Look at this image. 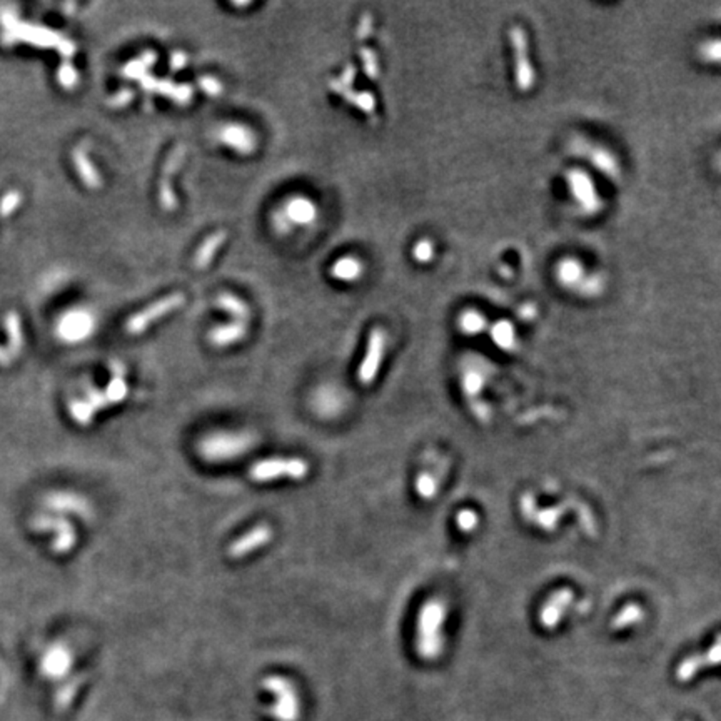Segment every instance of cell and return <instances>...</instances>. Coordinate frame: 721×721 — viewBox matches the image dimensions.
<instances>
[{"label":"cell","instance_id":"1","mask_svg":"<svg viewBox=\"0 0 721 721\" xmlns=\"http://www.w3.org/2000/svg\"><path fill=\"white\" fill-rule=\"evenodd\" d=\"M309 474V465L300 458H274L256 463L249 471L252 481L268 483L279 478L303 479Z\"/></svg>","mask_w":721,"mask_h":721},{"label":"cell","instance_id":"2","mask_svg":"<svg viewBox=\"0 0 721 721\" xmlns=\"http://www.w3.org/2000/svg\"><path fill=\"white\" fill-rule=\"evenodd\" d=\"M511 45L514 52V75H516V85L519 90L527 92L534 84V72L531 66L530 55H527V38L526 32L521 27L511 29Z\"/></svg>","mask_w":721,"mask_h":721},{"label":"cell","instance_id":"3","mask_svg":"<svg viewBox=\"0 0 721 721\" xmlns=\"http://www.w3.org/2000/svg\"><path fill=\"white\" fill-rule=\"evenodd\" d=\"M444 608L443 604L431 601L421 609L419 616V648L424 653H431L439 646V628H443Z\"/></svg>","mask_w":721,"mask_h":721},{"label":"cell","instance_id":"4","mask_svg":"<svg viewBox=\"0 0 721 721\" xmlns=\"http://www.w3.org/2000/svg\"><path fill=\"white\" fill-rule=\"evenodd\" d=\"M182 304H184V296L180 293L170 294L164 299L157 300L156 304H152V306L144 309V311L137 312L136 316H132L131 319L127 321V324H126L127 333L132 334V336H137V334H140L143 330L147 329L149 326L154 323V321L159 319V317H164L166 314H169V312L179 309Z\"/></svg>","mask_w":721,"mask_h":721},{"label":"cell","instance_id":"5","mask_svg":"<svg viewBox=\"0 0 721 721\" xmlns=\"http://www.w3.org/2000/svg\"><path fill=\"white\" fill-rule=\"evenodd\" d=\"M566 182H568L571 196L576 199V203L581 205L586 212L595 214L601 209V197L596 192V186L593 179L581 169H569L566 174Z\"/></svg>","mask_w":721,"mask_h":721},{"label":"cell","instance_id":"6","mask_svg":"<svg viewBox=\"0 0 721 721\" xmlns=\"http://www.w3.org/2000/svg\"><path fill=\"white\" fill-rule=\"evenodd\" d=\"M384 346H386L384 330L383 329L372 330L371 336H369L366 354H364V359H363V363H360L359 371H358L359 383L367 386L376 379L377 371H379L381 363H383Z\"/></svg>","mask_w":721,"mask_h":721},{"label":"cell","instance_id":"7","mask_svg":"<svg viewBox=\"0 0 721 721\" xmlns=\"http://www.w3.org/2000/svg\"><path fill=\"white\" fill-rule=\"evenodd\" d=\"M274 531L269 525H259L252 527L251 531H247L246 534L240 536L234 541L229 546V556L234 558V560H239V558H244L251 553L257 551L259 548H263L264 544H268L272 541Z\"/></svg>","mask_w":721,"mask_h":721},{"label":"cell","instance_id":"8","mask_svg":"<svg viewBox=\"0 0 721 721\" xmlns=\"http://www.w3.org/2000/svg\"><path fill=\"white\" fill-rule=\"evenodd\" d=\"M36 526L41 527V530H54L57 533V538L54 539L52 549L57 555H64V553H68L72 548H74L77 536L74 527L68 521L62 518H41L36 521Z\"/></svg>","mask_w":721,"mask_h":721},{"label":"cell","instance_id":"9","mask_svg":"<svg viewBox=\"0 0 721 721\" xmlns=\"http://www.w3.org/2000/svg\"><path fill=\"white\" fill-rule=\"evenodd\" d=\"M94 329V319L89 312L85 311H74L71 314H67L62 319V323L59 326L60 336L67 341H80V339H85L92 333Z\"/></svg>","mask_w":721,"mask_h":721},{"label":"cell","instance_id":"10","mask_svg":"<svg viewBox=\"0 0 721 721\" xmlns=\"http://www.w3.org/2000/svg\"><path fill=\"white\" fill-rule=\"evenodd\" d=\"M219 140L240 154H251L256 150V136L242 126H226L219 131Z\"/></svg>","mask_w":721,"mask_h":721},{"label":"cell","instance_id":"11","mask_svg":"<svg viewBox=\"0 0 721 721\" xmlns=\"http://www.w3.org/2000/svg\"><path fill=\"white\" fill-rule=\"evenodd\" d=\"M571 599V591H558L548 599V603L544 604L543 609H541V623L544 626H555L560 618L563 616L565 608L568 606Z\"/></svg>","mask_w":721,"mask_h":721},{"label":"cell","instance_id":"12","mask_svg":"<svg viewBox=\"0 0 721 721\" xmlns=\"http://www.w3.org/2000/svg\"><path fill=\"white\" fill-rule=\"evenodd\" d=\"M556 277L565 287L581 286V282L585 281V268L579 261L573 259V257H566L558 264Z\"/></svg>","mask_w":721,"mask_h":721},{"label":"cell","instance_id":"13","mask_svg":"<svg viewBox=\"0 0 721 721\" xmlns=\"http://www.w3.org/2000/svg\"><path fill=\"white\" fill-rule=\"evenodd\" d=\"M286 214L291 221L298 224H311L317 216L316 205L306 197H294L286 205Z\"/></svg>","mask_w":721,"mask_h":721},{"label":"cell","instance_id":"14","mask_svg":"<svg viewBox=\"0 0 721 721\" xmlns=\"http://www.w3.org/2000/svg\"><path fill=\"white\" fill-rule=\"evenodd\" d=\"M246 329H247V326L244 321H235V323H233V324L221 326V328L210 330L209 341L219 347L233 344V342L239 341V339H242L244 336H246Z\"/></svg>","mask_w":721,"mask_h":721},{"label":"cell","instance_id":"15","mask_svg":"<svg viewBox=\"0 0 721 721\" xmlns=\"http://www.w3.org/2000/svg\"><path fill=\"white\" fill-rule=\"evenodd\" d=\"M226 238H227V234L224 233V231H219V233L209 235V238L204 240L203 246L197 249V254L194 259V264L197 269H205L210 263H212L217 249L224 244Z\"/></svg>","mask_w":721,"mask_h":721},{"label":"cell","instance_id":"16","mask_svg":"<svg viewBox=\"0 0 721 721\" xmlns=\"http://www.w3.org/2000/svg\"><path fill=\"white\" fill-rule=\"evenodd\" d=\"M74 164L77 167V170H79L80 179L84 180L85 186H87L89 189L101 187V184H102L101 175H99L96 167L90 164L89 157L85 156L84 150H80V149L74 150Z\"/></svg>","mask_w":721,"mask_h":721},{"label":"cell","instance_id":"17","mask_svg":"<svg viewBox=\"0 0 721 721\" xmlns=\"http://www.w3.org/2000/svg\"><path fill=\"white\" fill-rule=\"evenodd\" d=\"M330 272H333L334 277L341 279V281L353 282L354 279H358L363 274V264L356 257H342V259H339L333 265Z\"/></svg>","mask_w":721,"mask_h":721},{"label":"cell","instance_id":"18","mask_svg":"<svg viewBox=\"0 0 721 721\" xmlns=\"http://www.w3.org/2000/svg\"><path fill=\"white\" fill-rule=\"evenodd\" d=\"M129 393V386L126 383V379H124L122 374H115L112 379H110V383L107 384L105 391H102V394H104V399L107 402V407L112 406V405H117V402H122L124 399H126Z\"/></svg>","mask_w":721,"mask_h":721},{"label":"cell","instance_id":"19","mask_svg":"<svg viewBox=\"0 0 721 721\" xmlns=\"http://www.w3.org/2000/svg\"><path fill=\"white\" fill-rule=\"evenodd\" d=\"M459 328H461L466 336H476V334L486 328V319H484L481 312L469 309V311H465L459 316Z\"/></svg>","mask_w":721,"mask_h":721},{"label":"cell","instance_id":"20","mask_svg":"<svg viewBox=\"0 0 721 721\" xmlns=\"http://www.w3.org/2000/svg\"><path fill=\"white\" fill-rule=\"evenodd\" d=\"M491 337L501 349H511L516 341L513 324H509L508 321H497L491 328Z\"/></svg>","mask_w":721,"mask_h":721},{"label":"cell","instance_id":"21","mask_svg":"<svg viewBox=\"0 0 721 721\" xmlns=\"http://www.w3.org/2000/svg\"><path fill=\"white\" fill-rule=\"evenodd\" d=\"M591 162L596 169L603 170L606 175H611V177H616L620 174V167H618L616 159L604 149H596L591 152Z\"/></svg>","mask_w":721,"mask_h":721},{"label":"cell","instance_id":"22","mask_svg":"<svg viewBox=\"0 0 721 721\" xmlns=\"http://www.w3.org/2000/svg\"><path fill=\"white\" fill-rule=\"evenodd\" d=\"M156 62V54L145 52L143 57L134 60V62H129L126 67H124L122 74L124 77H129V79H140L144 75V72Z\"/></svg>","mask_w":721,"mask_h":721},{"label":"cell","instance_id":"23","mask_svg":"<svg viewBox=\"0 0 721 721\" xmlns=\"http://www.w3.org/2000/svg\"><path fill=\"white\" fill-rule=\"evenodd\" d=\"M68 409H71L72 419H74L77 424H80V426H87L90 421L94 419V416H96V413H94V411L90 409V406L85 402V399H75V401H72Z\"/></svg>","mask_w":721,"mask_h":721},{"label":"cell","instance_id":"24","mask_svg":"<svg viewBox=\"0 0 721 721\" xmlns=\"http://www.w3.org/2000/svg\"><path fill=\"white\" fill-rule=\"evenodd\" d=\"M219 306H221L222 309H226V311H229L231 314H234L235 317H239L240 321L246 323V319L249 316V309L246 304L242 303V300H239L238 298H234V296H231V294H224L219 298Z\"/></svg>","mask_w":721,"mask_h":721},{"label":"cell","instance_id":"25","mask_svg":"<svg viewBox=\"0 0 721 721\" xmlns=\"http://www.w3.org/2000/svg\"><path fill=\"white\" fill-rule=\"evenodd\" d=\"M68 661H71V658H68V653L64 648H54L45 656V667L52 669L54 673H60L68 667Z\"/></svg>","mask_w":721,"mask_h":721},{"label":"cell","instance_id":"26","mask_svg":"<svg viewBox=\"0 0 721 721\" xmlns=\"http://www.w3.org/2000/svg\"><path fill=\"white\" fill-rule=\"evenodd\" d=\"M339 94H342L346 99H349L353 104H356L359 107L360 110H364V112H372V110L376 109V99L371 96L369 92H360V94H354V92H347V89L341 90Z\"/></svg>","mask_w":721,"mask_h":721},{"label":"cell","instance_id":"27","mask_svg":"<svg viewBox=\"0 0 721 721\" xmlns=\"http://www.w3.org/2000/svg\"><path fill=\"white\" fill-rule=\"evenodd\" d=\"M413 257L419 264H428L435 259V244L429 239H421L413 249Z\"/></svg>","mask_w":721,"mask_h":721},{"label":"cell","instance_id":"28","mask_svg":"<svg viewBox=\"0 0 721 721\" xmlns=\"http://www.w3.org/2000/svg\"><path fill=\"white\" fill-rule=\"evenodd\" d=\"M199 85L205 94H209V96H212V97L221 96V92H222L221 82L216 79H212V77H203V79H199Z\"/></svg>","mask_w":721,"mask_h":721},{"label":"cell","instance_id":"29","mask_svg":"<svg viewBox=\"0 0 721 721\" xmlns=\"http://www.w3.org/2000/svg\"><path fill=\"white\" fill-rule=\"evenodd\" d=\"M701 54H703V59L708 60V62H718L720 60V42L716 41H711L708 42V44H705L701 47Z\"/></svg>","mask_w":721,"mask_h":721},{"label":"cell","instance_id":"30","mask_svg":"<svg viewBox=\"0 0 721 721\" xmlns=\"http://www.w3.org/2000/svg\"><path fill=\"white\" fill-rule=\"evenodd\" d=\"M581 291L585 294H590V296H596L599 293L601 289H603V282H601L599 276H591L585 279V281L581 282Z\"/></svg>","mask_w":721,"mask_h":721},{"label":"cell","instance_id":"31","mask_svg":"<svg viewBox=\"0 0 721 721\" xmlns=\"http://www.w3.org/2000/svg\"><path fill=\"white\" fill-rule=\"evenodd\" d=\"M363 60H364V72H366L369 77H376L377 75V60H376V55L372 54V50L364 49Z\"/></svg>","mask_w":721,"mask_h":721},{"label":"cell","instance_id":"32","mask_svg":"<svg viewBox=\"0 0 721 721\" xmlns=\"http://www.w3.org/2000/svg\"><path fill=\"white\" fill-rule=\"evenodd\" d=\"M132 99H134V92H131V90H122V92H117L114 97H110L107 104L110 107H124L127 105Z\"/></svg>","mask_w":721,"mask_h":721},{"label":"cell","instance_id":"33","mask_svg":"<svg viewBox=\"0 0 721 721\" xmlns=\"http://www.w3.org/2000/svg\"><path fill=\"white\" fill-rule=\"evenodd\" d=\"M60 82L66 87H72L77 82V74L71 66H64L62 71H60Z\"/></svg>","mask_w":721,"mask_h":721},{"label":"cell","instance_id":"34","mask_svg":"<svg viewBox=\"0 0 721 721\" xmlns=\"http://www.w3.org/2000/svg\"><path fill=\"white\" fill-rule=\"evenodd\" d=\"M187 62V55L184 52H175L173 57H170V68L173 71H179V68H182L184 66H186Z\"/></svg>","mask_w":721,"mask_h":721},{"label":"cell","instance_id":"35","mask_svg":"<svg viewBox=\"0 0 721 721\" xmlns=\"http://www.w3.org/2000/svg\"><path fill=\"white\" fill-rule=\"evenodd\" d=\"M369 25H371V17H369V15H364V17H363V20H360V24H359V32H358V36H359L360 38L366 37L367 34L371 32V29H369Z\"/></svg>","mask_w":721,"mask_h":721},{"label":"cell","instance_id":"36","mask_svg":"<svg viewBox=\"0 0 721 721\" xmlns=\"http://www.w3.org/2000/svg\"><path fill=\"white\" fill-rule=\"evenodd\" d=\"M536 314V309L534 306H531V304H526V306L521 307V311H519V316H523L525 319H531Z\"/></svg>","mask_w":721,"mask_h":721}]
</instances>
